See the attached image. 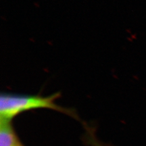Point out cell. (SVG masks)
<instances>
[{"label":"cell","mask_w":146,"mask_h":146,"mask_svg":"<svg viewBox=\"0 0 146 146\" xmlns=\"http://www.w3.org/2000/svg\"><path fill=\"white\" fill-rule=\"evenodd\" d=\"M85 141L89 146H110L108 144L100 141L96 137L94 131L89 127L86 128V133L85 135Z\"/></svg>","instance_id":"obj_3"},{"label":"cell","mask_w":146,"mask_h":146,"mask_svg":"<svg viewBox=\"0 0 146 146\" xmlns=\"http://www.w3.org/2000/svg\"><path fill=\"white\" fill-rule=\"evenodd\" d=\"M0 146H25L16 134L12 121L0 120Z\"/></svg>","instance_id":"obj_2"},{"label":"cell","mask_w":146,"mask_h":146,"mask_svg":"<svg viewBox=\"0 0 146 146\" xmlns=\"http://www.w3.org/2000/svg\"><path fill=\"white\" fill-rule=\"evenodd\" d=\"M60 96L58 92L48 96L2 93L0 96V120L12 121L14 117L26 111L44 108L58 111L78 120L74 110L62 107L56 103V100Z\"/></svg>","instance_id":"obj_1"}]
</instances>
